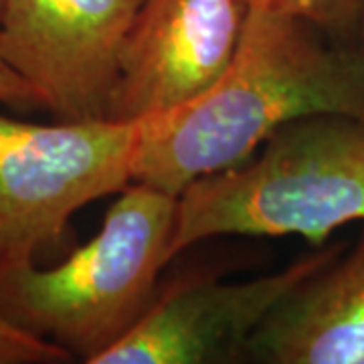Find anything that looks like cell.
I'll list each match as a JSON object with an SVG mask.
<instances>
[{
	"instance_id": "obj_1",
	"label": "cell",
	"mask_w": 364,
	"mask_h": 364,
	"mask_svg": "<svg viewBox=\"0 0 364 364\" xmlns=\"http://www.w3.org/2000/svg\"><path fill=\"white\" fill-rule=\"evenodd\" d=\"M316 114L364 119V51L312 23L245 9L235 57L198 97L138 122L132 181L172 196L247 162L273 132Z\"/></svg>"
},
{
	"instance_id": "obj_2",
	"label": "cell",
	"mask_w": 364,
	"mask_h": 364,
	"mask_svg": "<svg viewBox=\"0 0 364 364\" xmlns=\"http://www.w3.org/2000/svg\"><path fill=\"white\" fill-rule=\"evenodd\" d=\"M176 196L132 181L102 229L59 265L0 269V318L95 364L142 320L172 261Z\"/></svg>"
},
{
	"instance_id": "obj_3",
	"label": "cell",
	"mask_w": 364,
	"mask_h": 364,
	"mask_svg": "<svg viewBox=\"0 0 364 364\" xmlns=\"http://www.w3.org/2000/svg\"><path fill=\"white\" fill-rule=\"evenodd\" d=\"M356 221L364 223V119L316 114L273 132L247 162L186 186L170 255L227 235H298L322 247Z\"/></svg>"
},
{
	"instance_id": "obj_4",
	"label": "cell",
	"mask_w": 364,
	"mask_h": 364,
	"mask_svg": "<svg viewBox=\"0 0 364 364\" xmlns=\"http://www.w3.org/2000/svg\"><path fill=\"white\" fill-rule=\"evenodd\" d=\"M138 124L23 122L0 112V269L37 263L71 217L132 182Z\"/></svg>"
},
{
	"instance_id": "obj_5",
	"label": "cell",
	"mask_w": 364,
	"mask_h": 364,
	"mask_svg": "<svg viewBox=\"0 0 364 364\" xmlns=\"http://www.w3.org/2000/svg\"><path fill=\"white\" fill-rule=\"evenodd\" d=\"M142 0H0V51L57 122L107 119Z\"/></svg>"
},
{
	"instance_id": "obj_6",
	"label": "cell",
	"mask_w": 364,
	"mask_h": 364,
	"mask_svg": "<svg viewBox=\"0 0 364 364\" xmlns=\"http://www.w3.org/2000/svg\"><path fill=\"white\" fill-rule=\"evenodd\" d=\"M344 245H322L282 272L225 284L184 275L160 284L150 308L126 338L95 364H207L245 360L251 336L265 318Z\"/></svg>"
},
{
	"instance_id": "obj_7",
	"label": "cell",
	"mask_w": 364,
	"mask_h": 364,
	"mask_svg": "<svg viewBox=\"0 0 364 364\" xmlns=\"http://www.w3.org/2000/svg\"><path fill=\"white\" fill-rule=\"evenodd\" d=\"M241 0H142L122 49L107 119L138 124L207 91L235 57Z\"/></svg>"
},
{
	"instance_id": "obj_8",
	"label": "cell",
	"mask_w": 364,
	"mask_h": 364,
	"mask_svg": "<svg viewBox=\"0 0 364 364\" xmlns=\"http://www.w3.org/2000/svg\"><path fill=\"white\" fill-rule=\"evenodd\" d=\"M245 358L267 364H364V231L304 279L255 330Z\"/></svg>"
},
{
	"instance_id": "obj_9",
	"label": "cell",
	"mask_w": 364,
	"mask_h": 364,
	"mask_svg": "<svg viewBox=\"0 0 364 364\" xmlns=\"http://www.w3.org/2000/svg\"><path fill=\"white\" fill-rule=\"evenodd\" d=\"M245 9L291 14L318 26L330 39L356 43L358 0H241Z\"/></svg>"
},
{
	"instance_id": "obj_10",
	"label": "cell",
	"mask_w": 364,
	"mask_h": 364,
	"mask_svg": "<svg viewBox=\"0 0 364 364\" xmlns=\"http://www.w3.org/2000/svg\"><path fill=\"white\" fill-rule=\"evenodd\" d=\"M73 358L47 340L35 338L0 318V364H57Z\"/></svg>"
},
{
	"instance_id": "obj_11",
	"label": "cell",
	"mask_w": 364,
	"mask_h": 364,
	"mask_svg": "<svg viewBox=\"0 0 364 364\" xmlns=\"http://www.w3.org/2000/svg\"><path fill=\"white\" fill-rule=\"evenodd\" d=\"M0 104L23 112L43 107L39 93L9 65L2 51H0Z\"/></svg>"
},
{
	"instance_id": "obj_12",
	"label": "cell",
	"mask_w": 364,
	"mask_h": 364,
	"mask_svg": "<svg viewBox=\"0 0 364 364\" xmlns=\"http://www.w3.org/2000/svg\"><path fill=\"white\" fill-rule=\"evenodd\" d=\"M354 39L364 51V0H358V6H356V37Z\"/></svg>"
}]
</instances>
